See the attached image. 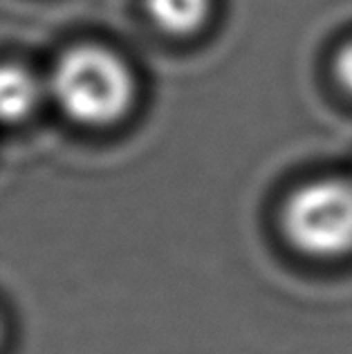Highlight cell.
Returning <instances> with one entry per match:
<instances>
[{
  "label": "cell",
  "instance_id": "2",
  "mask_svg": "<svg viewBox=\"0 0 352 354\" xmlns=\"http://www.w3.org/2000/svg\"><path fill=\"white\" fill-rule=\"evenodd\" d=\"M283 231L292 245L314 258L352 251V182L317 180L296 189L283 209Z\"/></svg>",
  "mask_w": 352,
  "mask_h": 354
},
{
  "label": "cell",
  "instance_id": "5",
  "mask_svg": "<svg viewBox=\"0 0 352 354\" xmlns=\"http://www.w3.org/2000/svg\"><path fill=\"white\" fill-rule=\"evenodd\" d=\"M335 72H337V79L341 86L352 95V43H348L346 48L339 52L337 63H335Z\"/></svg>",
  "mask_w": 352,
  "mask_h": 354
},
{
  "label": "cell",
  "instance_id": "4",
  "mask_svg": "<svg viewBox=\"0 0 352 354\" xmlns=\"http://www.w3.org/2000/svg\"><path fill=\"white\" fill-rule=\"evenodd\" d=\"M211 0H146L151 21L166 34L187 36L205 25Z\"/></svg>",
  "mask_w": 352,
  "mask_h": 354
},
{
  "label": "cell",
  "instance_id": "3",
  "mask_svg": "<svg viewBox=\"0 0 352 354\" xmlns=\"http://www.w3.org/2000/svg\"><path fill=\"white\" fill-rule=\"evenodd\" d=\"M41 99V86L32 72L21 65H0V121L14 124L34 113Z\"/></svg>",
  "mask_w": 352,
  "mask_h": 354
},
{
  "label": "cell",
  "instance_id": "1",
  "mask_svg": "<svg viewBox=\"0 0 352 354\" xmlns=\"http://www.w3.org/2000/svg\"><path fill=\"white\" fill-rule=\"evenodd\" d=\"M50 86L63 113L86 126L115 124L135 99L128 65L97 45H79L63 54L52 70Z\"/></svg>",
  "mask_w": 352,
  "mask_h": 354
}]
</instances>
